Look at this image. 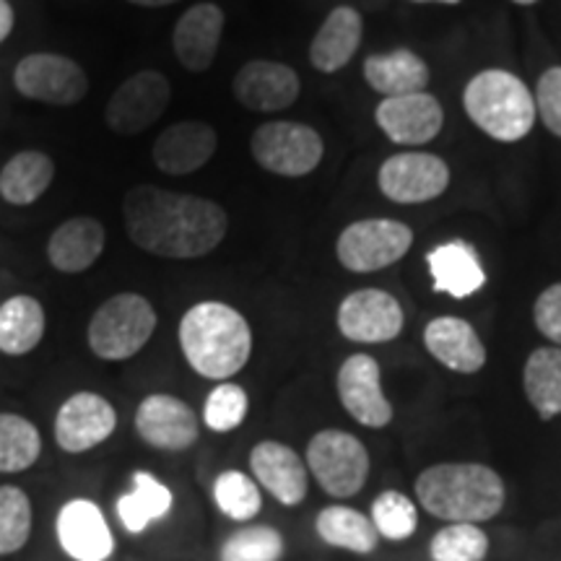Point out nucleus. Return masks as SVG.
Instances as JSON below:
<instances>
[{
  "label": "nucleus",
  "mask_w": 561,
  "mask_h": 561,
  "mask_svg": "<svg viewBox=\"0 0 561 561\" xmlns=\"http://www.w3.org/2000/svg\"><path fill=\"white\" fill-rule=\"evenodd\" d=\"M123 219L136 248L167 261L208 255L229 229L227 210L216 201L157 185L130 187L123 198Z\"/></svg>",
  "instance_id": "nucleus-1"
},
{
  "label": "nucleus",
  "mask_w": 561,
  "mask_h": 561,
  "mask_svg": "<svg viewBox=\"0 0 561 561\" xmlns=\"http://www.w3.org/2000/svg\"><path fill=\"white\" fill-rule=\"evenodd\" d=\"M180 346L201 377L227 382L250 362V322L224 301H198L182 314Z\"/></svg>",
  "instance_id": "nucleus-2"
},
{
  "label": "nucleus",
  "mask_w": 561,
  "mask_h": 561,
  "mask_svg": "<svg viewBox=\"0 0 561 561\" xmlns=\"http://www.w3.org/2000/svg\"><path fill=\"white\" fill-rule=\"evenodd\" d=\"M416 496L430 515L450 523H483L504 507L500 473L479 462H442L416 481Z\"/></svg>",
  "instance_id": "nucleus-3"
},
{
  "label": "nucleus",
  "mask_w": 561,
  "mask_h": 561,
  "mask_svg": "<svg viewBox=\"0 0 561 561\" xmlns=\"http://www.w3.org/2000/svg\"><path fill=\"white\" fill-rule=\"evenodd\" d=\"M468 117L502 144H515L536 125V96L515 73L500 68L481 70L462 94Z\"/></svg>",
  "instance_id": "nucleus-4"
},
{
  "label": "nucleus",
  "mask_w": 561,
  "mask_h": 561,
  "mask_svg": "<svg viewBox=\"0 0 561 561\" xmlns=\"http://www.w3.org/2000/svg\"><path fill=\"white\" fill-rule=\"evenodd\" d=\"M157 331V310L140 294L125 291L110 297L89 322V348L104 362H125L136 356Z\"/></svg>",
  "instance_id": "nucleus-5"
},
{
  "label": "nucleus",
  "mask_w": 561,
  "mask_h": 561,
  "mask_svg": "<svg viewBox=\"0 0 561 561\" xmlns=\"http://www.w3.org/2000/svg\"><path fill=\"white\" fill-rule=\"evenodd\" d=\"M250 151L265 172L278 178H305L320 167L325 144L310 125L276 121L252 133Z\"/></svg>",
  "instance_id": "nucleus-6"
},
{
  "label": "nucleus",
  "mask_w": 561,
  "mask_h": 561,
  "mask_svg": "<svg viewBox=\"0 0 561 561\" xmlns=\"http://www.w3.org/2000/svg\"><path fill=\"white\" fill-rule=\"evenodd\" d=\"M307 462L331 496H354L369 476V453L354 434L341 430L318 432L307 447Z\"/></svg>",
  "instance_id": "nucleus-7"
},
{
  "label": "nucleus",
  "mask_w": 561,
  "mask_h": 561,
  "mask_svg": "<svg viewBox=\"0 0 561 561\" xmlns=\"http://www.w3.org/2000/svg\"><path fill=\"white\" fill-rule=\"evenodd\" d=\"M413 244V231L396 219H364L341 231L335 255L343 268L375 273L401 261Z\"/></svg>",
  "instance_id": "nucleus-8"
},
{
  "label": "nucleus",
  "mask_w": 561,
  "mask_h": 561,
  "mask_svg": "<svg viewBox=\"0 0 561 561\" xmlns=\"http://www.w3.org/2000/svg\"><path fill=\"white\" fill-rule=\"evenodd\" d=\"M172 100L170 79L159 70H138L112 91L104 121L117 136L130 138L149 130L164 115Z\"/></svg>",
  "instance_id": "nucleus-9"
},
{
  "label": "nucleus",
  "mask_w": 561,
  "mask_h": 561,
  "mask_svg": "<svg viewBox=\"0 0 561 561\" xmlns=\"http://www.w3.org/2000/svg\"><path fill=\"white\" fill-rule=\"evenodd\" d=\"M13 87L32 102L70 107L89 91V79L76 60L58 53H32L13 70Z\"/></svg>",
  "instance_id": "nucleus-10"
},
{
  "label": "nucleus",
  "mask_w": 561,
  "mask_h": 561,
  "mask_svg": "<svg viewBox=\"0 0 561 561\" xmlns=\"http://www.w3.org/2000/svg\"><path fill=\"white\" fill-rule=\"evenodd\" d=\"M377 182L392 203H426L447 191L450 167L434 153H396V157L385 159Z\"/></svg>",
  "instance_id": "nucleus-11"
},
{
  "label": "nucleus",
  "mask_w": 561,
  "mask_h": 561,
  "mask_svg": "<svg viewBox=\"0 0 561 561\" xmlns=\"http://www.w3.org/2000/svg\"><path fill=\"white\" fill-rule=\"evenodd\" d=\"M136 432L146 445L157 450L182 453L198 442L201 424L185 401L167 392H153L138 405Z\"/></svg>",
  "instance_id": "nucleus-12"
},
{
  "label": "nucleus",
  "mask_w": 561,
  "mask_h": 561,
  "mask_svg": "<svg viewBox=\"0 0 561 561\" xmlns=\"http://www.w3.org/2000/svg\"><path fill=\"white\" fill-rule=\"evenodd\" d=\"M339 331L354 343H388L403 331V310L388 291L359 289L341 301Z\"/></svg>",
  "instance_id": "nucleus-13"
},
{
  "label": "nucleus",
  "mask_w": 561,
  "mask_h": 561,
  "mask_svg": "<svg viewBox=\"0 0 561 561\" xmlns=\"http://www.w3.org/2000/svg\"><path fill=\"white\" fill-rule=\"evenodd\" d=\"M117 413L107 398L96 392H76L55 416V442L66 453H87L112 437Z\"/></svg>",
  "instance_id": "nucleus-14"
},
{
  "label": "nucleus",
  "mask_w": 561,
  "mask_h": 561,
  "mask_svg": "<svg viewBox=\"0 0 561 561\" xmlns=\"http://www.w3.org/2000/svg\"><path fill=\"white\" fill-rule=\"evenodd\" d=\"M375 121L392 144L421 146L439 136L445 125V110L430 91L409 96H388L377 104Z\"/></svg>",
  "instance_id": "nucleus-15"
},
{
  "label": "nucleus",
  "mask_w": 561,
  "mask_h": 561,
  "mask_svg": "<svg viewBox=\"0 0 561 561\" xmlns=\"http://www.w3.org/2000/svg\"><path fill=\"white\" fill-rule=\"evenodd\" d=\"M297 70L276 60H250L237 70L234 91L237 102L252 112H284L299 100Z\"/></svg>",
  "instance_id": "nucleus-16"
},
{
  "label": "nucleus",
  "mask_w": 561,
  "mask_h": 561,
  "mask_svg": "<svg viewBox=\"0 0 561 561\" xmlns=\"http://www.w3.org/2000/svg\"><path fill=\"white\" fill-rule=\"evenodd\" d=\"M339 398L359 424L382 430L390 424L392 405L382 392L380 364L367 354H354L339 369Z\"/></svg>",
  "instance_id": "nucleus-17"
},
{
  "label": "nucleus",
  "mask_w": 561,
  "mask_h": 561,
  "mask_svg": "<svg viewBox=\"0 0 561 561\" xmlns=\"http://www.w3.org/2000/svg\"><path fill=\"white\" fill-rule=\"evenodd\" d=\"M219 146V136L208 123L182 121L170 125L153 140L151 159L159 172L182 178V174L198 172L206 167Z\"/></svg>",
  "instance_id": "nucleus-18"
},
{
  "label": "nucleus",
  "mask_w": 561,
  "mask_h": 561,
  "mask_svg": "<svg viewBox=\"0 0 561 561\" xmlns=\"http://www.w3.org/2000/svg\"><path fill=\"white\" fill-rule=\"evenodd\" d=\"M60 549L73 561H107L115 551V538L102 510L89 500H70L58 512Z\"/></svg>",
  "instance_id": "nucleus-19"
},
{
  "label": "nucleus",
  "mask_w": 561,
  "mask_h": 561,
  "mask_svg": "<svg viewBox=\"0 0 561 561\" xmlns=\"http://www.w3.org/2000/svg\"><path fill=\"white\" fill-rule=\"evenodd\" d=\"M227 16L216 3H198L182 13L172 32L178 62L191 73H206L219 53Z\"/></svg>",
  "instance_id": "nucleus-20"
},
{
  "label": "nucleus",
  "mask_w": 561,
  "mask_h": 561,
  "mask_svg": "<svg viewBox=\"0 0 561 561\" xmlns=\"http://www.w3.org/2000/svg\"><path fill=\"white\" fill-rule=\"evenodd\" d=\"M250 468L261 486L286 507H294L307 496V468L291 447L280 442H261L250 453Z\"/></svg>",
  "instance_id": "nucleus-21"
},
{
  "label": "nucleus",
  "mask_w": 561,
  "mask_h": 561,
  "mask_svg": "<svg viewBox=\"0 0 561 561\" xmlns=\"http://www.w3.org/2000/svg\"><path fill=\"white\" fill-rule=\"evenodd\" d=\"M107 234L102 221L91 216H73L62 221L47 240V257L60 273H83L102 257Z\"/></svg>",
  "instance_id": "nucleus-22"
},
{
  "label": "nucleus",
  "mask_w": 561,
  "mask_h": 561,
  "mask_svg": "<svg viewBox=\"0 0 561 561\" xmlns=\"http://www.w3.org/2000/svg\"><path fill=\"white\" fill-rule=\"evenodd\" d=\"M434 289L442 294H450L455 299H468L486 284L481 257L471 242L450 240L439 248H434L426 255Z\"/></svg>",
  "instance_id": "nucleus-23"
},
{
  "label": "nucleus",
  "mask_w": 561,
  "mask_h": 561,
  "mask_svg": "<svg viewBox=\"0 0 561 561\" xmlns=\"http://www.w3.org/2000/svg\"><path fill=\"white\" fill-rule=\"evenodd\" d=\"M424 343L434 359L460 375H473L486 364V348L479 333L462 318L432 320L424 331Z\"/></svg>",
  "instance_id": "nucleus-24"
},
{
  "label": "nucleus",
  "mask_w": 561,
  "mask_h": 561,
  "mask_svg": "<svg viewBox=\"0 0 561 561\" xmlns=\"http://www.w3.org/2000/svg\"><path fill=\"white\" fill-rule=\"evenodd\" d=\"M362 16L351 5H339L322 21L310 45V60L320 73H335L346 68L362 45Z\"/></svg>",
  "instance_id": "nucleus-25"
},
{
  "label": "nucleus",
  "mask_w": 561,
  "mask_h": 561,
  "mask_svg": "<svg viewBox=\"0 0 561 561\" xmlns=\"http://www.w3.org/2000/svg\"><path fill=\"white\" fill-rule=\"evenodd\" d=\"M364 79L377 94L409 96L430 87V66L411 50L369 55L364 60Z\"/></svg>",
  "instance_id": "nucleus-26"
},
{
  "label": "nucleus",
  "mask_w": 561,
  "mask_h": 561,
  "mask_svg": "<svg viewBox=\"0 0 561 561\" xmlns=\"http://www.w3.org/2000/svg\"><path fill=\"white\" fill-rule=\"evenodd\" d=\"M55 180V161L45 151H19L0 170V198L11 206H32Z\"/></svg>",
  "instance_id": "nucleus-27"
},
{
  "label": "nucleus",
  "mask_w": 561,
  "mask_h": 561,
  "mask_svg": "<svg viewBox=\"0 0 561 561\" xmlns=\"http://www.w3.org/2000/svg\"><path fill=\"white\" fill-rule=\"evenodd\" d=\"M45 339V310L30 294L5 299L0 305V351L24 356Z\"/></svg>",
  "instance_id": "nucleus-28"
},
{
  "label": "nucleus",
  "mask_w": 561,
  "mask_h": 561,
  "mask_svg": "<svg viewBox=\"0 0 561 561\" xmlns=\"http://www.w3.org/2000/svg\"><path fill=\"white\" fill-rule=\"evenodd\" d=\"M170 510L172 491L146 471L133 473V489L117 502L121 523L125 525V530L133 533V536H136V533H144L151 523L161 520Z\"/></svg>",
  "instance_id": "nucleus-29"
},
{
  "label": "nucleus",
  "mask_w": 561,
  "mask_h": 561,
  "mask_svg": "<svg viewBox=\"0 0 561 561\" xmlns=\"http://www.w3.org/2000/svg\"><path fill=\"white\" fill-rule=\"evenodd\" d=\"M525 396L538 416L549 421L561 413V348L533 351L525 364Z\"/></svg>",
  "instance_id": "nucleus-30"
},
{
  "label": "nucleus",
  "mask_w": 561,
  "mask_h": 561,
  "mask_svg": "<svg viewBox=\"0 0 561 561\" xmlns=\"http://www.w3.org/2000/svg\"><path fill=\"white\" fill-rule=\"evenodd\" d=\"M314 528L328 546L354 553H371L377 549V536H380L369 517H364L359 510L341 507V504L322 510Z\"/></svg>",
  "instance_id": "nucleus-31"
},
{
  "label": "nucleus",
  "mask_w": 561,
  "mask_h": 561,
  "mask_svg": "<svg viewBox=\"0 0 561 561\" xmlns=\"http://www.w3.org/2000/svg\"><path fill=\"white\" fill-rule=\"evenodd\" d=\"M42 437L30 419L0 413V473H21L39 460Z\"/></svg>",
  "instance_id": "nucleus-32"
},
{
  "label": "nucleus",
  "mask_w": 561,
  "mask_h": 561,
  "mask_svg": "<svg viewBox=\"0 0 561 561\" xmlns=\"http://www.w3.org/2000/svg\"><path fill=\"white\" fill-rule=\"evenodd\" d=\"M32 502L19 486H0V557L16 553L30 541Z\"/></svg>",
  "instance_id": "nucleus-33"
},
{
  "label": "nucleus",
  "mask_w": 561,
  "mask_h": 561,
  "mask_svg": "<svg viewBox=\"0 0 561 561\" xmlns=\"http://www.w3.org/2000/svg\"><path fill=\"white\" fill-rule=\"evenodd\" d=\"M486 551V533L473 523H453L432 538L434 561H483Z\"/></svg>",
  "instance_id": "nucleus-34"
},
{
  "label": "nucleus",
  "mask_w": 561,
  "mask_h": 561,
  "mask_svg": "<svg viewBox=\"0 0 561 561\" xmlns=\"http://www.w3.org/2000/svg\"><path fill=\"white\" fill-rule=\"evenodd\" d=\"M214 500L231 520H250L261 512V489L242 471L221 473L214 483Z\"/></svg>",
  "instance_id": "nucleus-35"
},
{
  "label": "nucleus",
  "mask_w": 561,
  "mask_h": 561,
  "mask_svg": "<svg viewBox=\"0 0 561 561\" xmlns=\"http://www.w3.org/2000/svg\"><path fill=\"white\" fill-rule=\"evenodd\" d=\"M284 557V538L268 525H250L237 530L221 546V561H278Z\"/></svg>",
  "instance_id": "nucleus-36"
},
{
  "label": "nucleus",
  "mask_w": 561,
  "mask_h": 561,
  "mask_svg": "<svg viewBox=\"0 0 561 561\" xmlns=\"http://www.w3.org/2000/svg\"><path fill=\"white\" fill-rule=\"evenodd\" d=\"M371 525H375L377 533L390 541H405L416 533L419 517L416 507L409 496H403L401 491H385L371 504Z\"/></svg>",
  "instance_id": "nucleus-37"
},
{
  "label": "nucleus",
  "mask_w": 561,
  "mask_h": 561,
  "mask_svg": "<svg viewBox=\"0 0 561 561\" xmlns=\"http://www.w3.org/2000/svg\"><path fill=\"white\" fill-rule=\"evenodd\" d=\"M250 398L244 388L234 382H221L219 388L210 390L206 398V405H203V421L210 432H231L242 424L244 416H248Z\"/></svg>",
  "instance_id": "nucleus-38"
},
{
  "label": "nucleus",
  "mask_w": 561,
  "mask_h": 561,
  "mask_svg": "<svg viewBox=\"0 0 561 561\" xmlns=\"http://www.w3.org/2000/svg\"><path fill=\"white\" fill-rule=\"evenodd\" d=\"M536 110L541 112V121L553 136L561 138V66L549 68L538 79Z\"/></svg>",
  "instance_id": "nucleus-39"
},
{
  "label": "nucleus",
  "mask_w": 561,
  "mask_h": 561,
  "mask_svg": "<svg viewBox=\"0 0 561 561\" xmlns=\"http://www.w3.org/2000/svg\"><path fill=\"white\" fill-rule=\"evenodd\" d=\"M533 318H536L538 331H541L549 341L557 343V346H561V284L549 286V289L536 299Z\"/></svg>",
  "instance_id": "nucleus-40"
},
{
  "label": "nucleus",
  "mask_w": 561,
  "mask_h": 561,
  "mask_svg": "<svg viewBox=\"0 0 561 561\" xmlns=\"http://www.w3.org/2000/svg\"><path fill=\"white\" fill-rule=\"evenodd\" d=\"M13 9L9 0H0V42L9 39V34L13 32Z\"/></svg>",
  "instance_id": "nucleus-41"
},
{
  "label": "nucleus",
  "mask_w": 561,
  "mask_h": 561,
  "mask_svg": "<svg viewBox=\"0 0 561 561\" xmlns=\"http://www.w3.org/2000/svg\"><path fill=\"white\" fill-rule=\"evenodd\" d=\"M128 3H136V5H144V9H164V5H172V3H180V0H128Z\"/></svg>",
  "instance_id": "nucleus-42"
},
{
  "label": "nucleus",
  "mask_w": 561,
  "mask_h": 561,
  "mask_svg": "<svg viewBox=\"0 0 561 561\" xmlns=\"http://www.w3.org/2000/svg\"><path fill=\"white\" fill-rule=\"evenodd\" d=\"M413 3H447V5H458L460 0H413Z\"/></svg>",
  "instance_id": "nucleus-43"
},
{
  "label": "nucleus",
  "mask_w": 561,
  "mask_h": 561,
  "mask_svg": "<svg viewBox=\"0 0 561 561\" xmlns=\"http://www.w3.org/2000/svg\"><path fill=\"white\" fill-rule=\"evenodd\" d=\"M517 5H533V3H538V0H515Z\"/></svg>",
  "instance_id": "nucleus-44"
}]
</instances>
